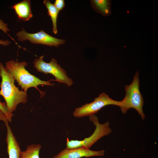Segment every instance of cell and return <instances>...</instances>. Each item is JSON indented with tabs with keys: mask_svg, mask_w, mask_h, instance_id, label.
Listing matches in <instances>:
<instances>
[{
	"mask_svg": "<svg viewBox=\"0 0 158 158\" xmlns=\"http://www.w3.org/2000/svg\"><path fill=\"white\" fill-rule=\"evenodd\" d=\"M0 109L4 113L8 122H11L13 115L9 111L6 103L2 102L0 100Z\"/></svg>",
	"mask_w": 158,
	"mask_h": 158,
	"instance_id": "cell-14",
	"label": "cell"
},
{
	"mask_svg": "<svg viewBox=\"0 0 158 158\" xmlns=\"http://www.w3.org/2000/svg\"><path fill=\"white\" fill-rule=\"evenodd\" d=\"M43 55L35 59L33 62L34 66L38 72L51 74L55 78L54 81L64 84L68 87L73 85V80L68 77L66 71L61 67L56 59L52 58L49 62L47 63L43 60Z\"/></svg>",
	"mask_w": 158,
	"mask_h": 158,
	"instance_id": "cell-5",
	"label": "cell"
},
{
	"mask_svg": "<svg viewBox=\"0 0 158 158\" xmlns=\"http://www.w3.org/2000/svg\"><path fill=\"white\" fill-rule=\"evenodd\" d=\"M89 119L95 126L93 133L89 137L81 140H69L67 139L66 148L73 149L83 147L90 149V147L99 140L103 137L111 133L112 130L108 121L103 124L100 123L97 116L95 115L89 116Z\"/></svg>",
	"mask_w": 158,
	"mask_h": 158,
	"instance_id": "cell-4",
	"label": "cell"
},
{
	"mask_svg": "<svg viewBox=\"0 0 158 158\" xmlns=\"http://www.w3.org/2000/svg\"><path fill=\"white\" fill-rule=\"evenodd\" d=\"M41 147L40 144L28 145L25 150L22 152L20 158H40L39 153Z\"/></svg>",
	"mask_w": 158,
	"mask_h": 158,
	"instance_id": "cell-13",
	"label": "cell"
},
{
	"mask_svg": "<svg viewBox=\"0 0 158 158\" xmlns=\"http://www.w3.org/2000/svg\"><path fill=\"white\" fill-rule=\"evenodd\" d=\"M18 40L20 41L29 40L31 43L45 45L57 47L59 45L64 44L66 40L54 37L46 33L42 30L36 33L26 32L22 28V30L16 34Z\"/></svg>",
	"mask_w": 158,
	"mask_h": 158,
	"instance_id": "cell-7",
	"label": "cell"
},
{
	"mask_svg": "<svg viewBox=\"0 0 158 158\" xmlns=\"http://www.w3.org/2000/svg\"><path fill=\"white\" fill-rule=\"evenodd\" d=\"M0 77L1 78L0 95L4 99L9 111L12 113L16 110L19 104L26 103L27 92L22 90L20 91L16 86L14 79L1 62Z\"/></svg>",
	"mask_w": 158,
	"mask_h": 158,
	"instance_id": "cell-2",
	"label": "cell"
},
{
	"mask_svg": "<svg viewBox=\"0 0 158 158\" xmlns=\"http://www.w3.org/2000/svg\"><path fill=\"white\" fill-rule=\"evenodd\" d=\"M7 129L6 141L9 158H20L22 151L8 122L5 123Z\"/></svg>",
	"mask_w": 158,
	"mask_h": 158,
	"instance_id": "cell-9",
	"label": "cell"
},
{
	"mask_svg": "<svg viewBox=\"0 0 158 158\" xmlns=\"http://www.w3.org/2000/svg\"><path fill=\"white\" fill-rule=\"evenodd\" d=\"M18 18L24 21H28L33 16L30 0H24L12 6Z\"/></svg>",
	"mask_w": 158,
	"mask_h": 158,
	"instance_id": "cell-10",
	"label": "cell"
},
{
	"mask_svg": "<svg viewBox=\"0 0 158 158\" xmlns=\"http://www.w3.org/2000/svg\"><path fill=\"white\" fill-rule=\"evenodd\" d=\"M43 3L45 5L48 10L47 14L51 19L53 32L55 34L57 33L58 31L57 27V20L59 11L58 10L54 5L48 0H44Z\"/></svg>",
	"mask_w": 158,
	"mask_h": 158,
	"instance_id": "cell-12",
	"label": "cell"
},
{
	"mask_svg": "<svg viewBox=\"0 0 158 158\" xmlns=\"http://www.w3.org/2000/svg\"><path fill=\"white\" fill-rule=\"evenodd\" d=\"M10 43L11 42L8 40H0V44L3 46H6L9 45Z\"/></svg>",
	"mask_w": 158,
	"mask_h": 158,
	"instance_id": "cell-18",
	"label": "cell"
},
{
	"mask_svg": "<svg viewBox=\"0 0 158 158\" xmlns=\"http://www.w3.org/2000/svg\"><path fill=\"white\" fill-rule=\"evenodd\" d=\"M0 121H2L4 123L8 122L4 113L0 109Z\"/></svg>",
	"mask_w": 158,
	"mask_h": 158,
	"instance_id": "cell-17",
	"label": "cell"
},
{
	"mask_svg": "<svg viewBox=\"0 0 158 158\" xmlns=\"http://www.w3.org/2000/svg\"><path fill=\"white\" fill-rule=\"evenodd\" d=\"M104 150L93 151L82 147L73 149L65 148L53 156V158H81L94 156H102L104 155Z\"/></svg>",
	"mask_w": 158,
	"mask_h": 158,
	"instance_id": "cell-8",
	"label": "cell"
},
{
	"mask_svg": "<svg viewBox=\"0 0 158 158\" xmlns=\"http://www.w3.org/2000/svg\"><path fill=\"white\" fill-rule=\"evenodd\" d=\"M27 65L26 62H19L13 60L5 63V68L17 82L18 85L21 86L23 91L27 92L28 88L34 87L39 91L42 97L45 93L40 91L37 86L40 85L54 86V84L51 83L54 81V79H50L47 81L40 80L26 69L25 68Z\"/></svg>",
	"mask_w": 158,
	"mask_h": 158,
	"instance_id": "cell-1",
	"label": "cell"
},
{
	"mask_svg": "<svg viewBox=\"0 0 158 158\" xmlns=\"http://www.w3.org/2000/svg\"><path fill=\"white\" fill-rule=\"evenodd\" d=\"M90 2L93 9L102 16H107L111 13V0H92Z\"/></svg>",
	"mask_w": 158,
	"mask_h": 158,
	"instance_id": "cell-11",
	"label": "cell"
},
{
	"mask_svg": "<svg viewBox=\"0 0 158 158\" xmlns=\"http://www.w3.org/2000/svg\"><path fill=\"white\" fill-rule=\"evenodd\" d=\"M119 104L120 101L114 100L105 93L102 92L95 98L92 102L76 108L73 115L77 118L90 116L97 113L105 106L109 105L118 106Z\"/></svg>",
	"mask_w": 158,
	"mask_h": 158,
	"instance_id": "cell-6",
	"label": "cell"
},
{
	"mask_svg": "<svg viewBox=\"0 0 158 158\" xmlns=\"http://www.w3.org/2000/svg\"><path fill=\"white\" fill-rule=\"evenodd\" d=\"M139 72L137 71L131 83L125 86L126 95L123 99L120 101L118 107L123 114L131 108L134 109L144 120L145 118L143 110L144 101L139 89Z\"/></svg>",
	"mask_w": 158,
	"mask_h": 158,
	"instance_id": "cell-3",
	"label": "cell"
},
{
	"mask_svg": "<svg viewBox=\"0 0 158 158\" xmlns=\"http://www.w3.org/2000/svg\"><path fill=\"white\" fill-rule=\"evenodd\" d=\"M54 4L59 11L63 10L65 6L64 0H56Z\"/></svg>",
	"mask_w": 158,
	"mask_h": 158,
	"instance_id": "cell-15",
	"label": "cell"
},
{
	"mask_svg": "<svg viewBox=\"0 0 158 158\" xmlns=\"http://www.w3.org/2000/svg\"><path fill=\"white\" fill-rule=\"evenodd\" d=\"M0 30L8 35L7 32L10 30L8 27L7 24L5 23L3 20L1 19H0ZM9 36L12 38L10 36Z\"/></svg>",
	"mask_w": 158,
	"mask_h": 158,
	"instance_id": "cell-16",
	"label": "cell"
}]
</instances>
